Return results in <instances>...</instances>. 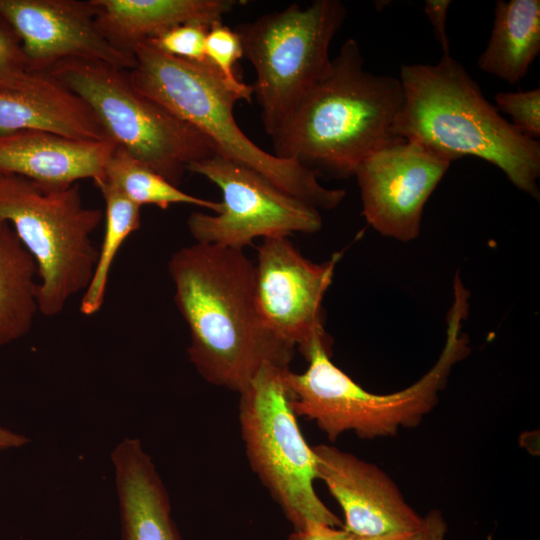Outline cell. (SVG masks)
I'll list each match as a JSON object with an SVG mask.
<instances>
[{"label":"cell","mask_w":540,"mask_h":540,"mask_svg":"<svg viewBox=\"0 0 540 540\" xmlns=\"http://www.w3.org/2000/svg\"><path fill=\"white\" fill-rule=\"evenodd\" d=\"M168 271L189 329L188 357L203 379L240 394L265 364L288 368L295 348L265 327L255 263L243 249L196 242L172 255Z\"/></svg>","instance_id":"cell-1"},{"label":"cell","mask_w":540,"mask_h":540,"mask_svg":"<svg viewBox=\"0 0 540 540\" xmlns=\"http://www.w3.org/2000/svg\"><path fill=\"white\" fill-rule=\"evenodd\" d=\"M364 65L358 42L347 39L271 137L275 156L317 176L349 178L367 156L395 138L391 129L403 104L401 82Z\"/></svg>","instance_id":"cell-2"},{"label":"cell","mask_w":540,"mask_h":540,"mask_svg":"<svg viewBox=\"0 0 540 540\" xmlns=\"http://www.w3.org/2000/svg\"><path fill=\"white\" fill-rule=\"evenodd\" d=\"M398 78L403 104L393 136L417 141L451 162L483 159L539 200L540 142L505 119L456 59L449 54L436 64H403Z\"/></svg>","instance_id":"cell-3"},{"label":"cell","mask_w":540,"mask_h":540,"mask_svg":"<svg viewBox=\"0 0 540 540\" xmlns=\"http://www.w3.org/2000/svg\"><path fill=\"white\" fill-rule=\"evenodd\" d=\"M468 300L469 291L459 278L454 279L446 340L438 360L418 381L397 392L377 394L365 390L331 361V349L321 344L314 346L303 373L289 368L284 371L294 413L314 421L330 441L347 431L374 439L417 426L438 403L453 366L470 352L463 329Z\"/></svg>","instance_id":"cell-4"},{"label":"cell","mask_w":540,"mask_h":540,"mask_svg":"<svg viewBox=\"0 0 540 540\" xmlns=\"http://www.w3.org/2000/svg\"><path fill=\"white\" fill-rule=\"evenodd\" d=\"M128 71L132 85L205 136L216 153L261 174L281 190L320 210L337 207L343 189L323 186L318 176L296 161L270 154L240 129L233 114L241 97L208 62L170 56L150 41L134 50Z\"/></svg>","instance_id":"cell-5"},{"label":"cell","mask_w":540,"mask_h":540,"mask_svg":"<svg viewBox=\"0 0 540 540\" xmlns=\"http://www.w3.org/2000/svg\"><path fill=\"white\" fill-rule=\"evenodd\" d=\"M103 218L100 209L83 205L79 183L0 174V222L13 228L37 264L42 315L57 316L87 288L98 258L91 235Z\"/></svg>","instance_id":"cell-6"},{"label":"cell","mask_w":540,"mask_h":540,"mask_svg":"<svg viewBox=\"0 0 540 540\" xmlns=\"http://www.w3.org/2000/svg\"><path fill=\"white\" fill-rule=\"evenodd\" d=\"M46 73L86 103L118 147L177 187L188 165L215 153L198 130L140 93L126 70L67 59Z\"/></svg>","instance_id":"cell-7"},{"label":"cell","mask_w":540,"mask_h":540,"mask_svg":"<svg viewBox=\"0 0 540 540\" xmlns=\"http://www.w3.org/2000/svg\"><path fill=\"white\" fill-rule=\"evenodd\" d=\"M347 16L338 0H315L302 8L267 13L239 25L243 56L256 72L253 95L272 137L328 69L329 48Z\"/></svg>","instance_id":"cell-8"},{"label":"cell","mask_w":540,"mask_h":540,"mask_svg":"<svg viewBox=\"0 0 540 540\" xmlns=\"http://www.w3.org/2000/svg\"><path fill=\"white\" fill-rule=\"evenodd\" d=\"M286 369L265 364L239 394V422L246 456L294 530L308 521L342 527L341 519L315 491L316 459L291 408L283 376Z\"/></svg>","instance_id":"cell-9"},{"label":"cell","mask_w":540,"mask_h":540,"mask_svg":"<svg viewBox=\"0 0 540 540\" xmlns=\"http://www.w3.org/2000/svg\"><path fill=\"white\" fill-rule=\"evenodd\" d=\"M221 191L219 213H192L189 232L198 243L244 249L256 238L315 233L320 211L281 190L256 171L218 153L187 166Z\"/></svg>","instance_id":"cell-10"},{"label":"cell","mask_w":540,"mask_h":540,"mask_svg":"<svg viewBox=\"0 0 540 540\" xmlns=\"http://www.w3.org/2000/svg\"><path fill=\"white\" fill-rule=\"evenodd\" d=\"M340 257L335 253L315 263L286 236L265 238L258 247L255 295L260 317L275 337L297 348L305 360L315 345L331 349L322 301Z\"/></svg>","instance_id":"cell-11"},{"label":"cell","mask_w":540,"mask_h":540,"mask_svg":"<svg viewBox=\"0 0 540 540\" xmlns=\"http://www.w3.org/2000/svg\"><path fill=\"white\" fill-rule=\"evenodd\" d=\"M451 161L425 145L395 137L357 167L362 214L381 235L418 237L424 206Z\"/></svg>","instance_id":"cell-12"},{"label":"cell","mask_w":540,"mask_h":540,"mask_svg":"<svg viewBox=\"0 0 540 540\" xmlns=\"http://www.w3.org/2000/svg\"><path fill=\"white\" fill-rule=\"evenodd\" d=\"M0 17L17 34L31 73H46L67 59L126 71L135 66L134 55L115 48L101 33L90 0H0Z\"/></svg>","instance_id":"cell-13"},{"label":"cell","mask_w":540,"mask_h":540,"mask_svg":"<svg viewBox=\"0 0 540 540\" xmlns=\"http://www.w3.org/2000/svg\"><path fill=\"white\" fill-rule=\"evenodd\" d=\"M318 479L344 514L343 528L353 535L415 532L422 517L406 502L396 483L375 464L337 447L312 446Z\"/></svg>","instance_id":"cell-14"},{"label":"cell","mask_w":540,"mask_h":540,"mask_svg":"<svg viewBox=\"0 0 540 540\" xmlns=\"http://www.w3.org/2000/svg\"><path fill=\"white\" fill-rule=\"evenodd\" d=\"M116 147L109 138L79 140L31 129L0 132V174L47 185L94 180L104 175Z\"/></svg>","instance_id":"cell-15"},{"label":"cell","mask_w":540,"mask_h":540,"mask_svg":"<svg viewBox=\"0 0 540 540\" xmlns=\"http://www.w3.org/2000/svg\"><path fill=\"white\" fill-rule=\"evenodd\" d=\"M123 540H181L167 489L137 438L125 437L111 452Z\"/></svg>","instance_id":"cell-16"},{"label":"cell","mask_w":540,"mask_h":540,"mask_svg":"<svg viewBox=\"0 0 540 540\" xmlns=\"http://www.w3.org/2000/svg\"><path fill=\"white\" fill-rule=\"evenodd\" d=\"M42 130L79 140L108 138L92 110L48 73L0 90V132Z\"/></svg>","instance_id":"cell-17"},{"label":"cell","mask_w":540,"mask_h":540,"mask_svg":"<svg viewBox=\"0 0 540 540\" xmlns=\"http://www.w3.org/2000/svg\"><path fill=\"white\" fill-rule=\"evenodd\" d=\"M98 28L117 49L134 55L142 42L181 24L210 27L230 13L234 0H90Z\"/></svg>","instance_id":"cell-18"},{"label":"cell","mask_w":540,"mask_h":540,"mask_svg":"<svg viewBox=\"0 0 540 540\" xmlns=\"http://www.w3.org/2000/svg\"><path fill=\"white\" fill-rule=\"evenodd\" d=\"M540 53V1L498 0L481 70L510 84L521 81Z\"/></svg>","instance_id":"cell-19"},{"label":"cell","mask_w":540,"mask_h":540,"mask_svg":"<svg viewBox=\"0 0 540 540\" xmlns=\"http://www.w3.org/2000/svg\"><path fill=\"white\" fill-rule=\"evenodd\" d=\"M38 268L13 228L0 222V347L29 334L39 313Z\"/></svg>","instance_id":"cell-20"},{"label":"cell","mask_w":540,"mask_h":540,"mask_svg":"<svg viewBox=\"0 0 540 540\" xmlns=\"http://www.w3.org/2000/svg\"><path fill=\"white\" fill-rule=\"evenodd\" d=\"M105 203V230L92 278L83 292L80 312L97 313L105 299L110 270L125 240L141 225V207L128 199L104 176L93 180Z\"/></svg>","instance_id":"cell-21"},{"label":"cell","mask_w":540,"mask_h":540,"mask_svg":"<svg viewBox=\"0 0 540 540\" xmlns=\"http://www.w3.org/2000/svg\"><path fill=\"white\" fill-rule=\"evenodd\" d=\"M103 176L140 207L154 205L165 210L172 204H187L214 213H219L222 208L221 202L203 199L182 191L118 146L109 158Z\"/></svg>","instance_id":"cell-22"},{"label":"cell","mask_w":540,"mask_h":540,"mask_svg":"<svg viewBox=\"0 0 540 540\" xmlns=\"http://www.w3.org/2000/svg\"><path fill=\"white\" fill-rule=\"evenodd\" d=\"M205 55L228 87L242 100L250 103L253 87L240 81L234 71L236 62L243 56L241 39L236 30L224 25L222 21L212 24L206 34Z\"/></svg>","instance_id":"cell-23"},{"label":"cell","mask_w":540,"mask_h":540,"mask_svg":"<svg viewBox=\"0 0 540 540\" xmlns=\"http://www.w3.org/2000/svg\"><path fill=\"white\" fill-rule=\"evenodd\" d=\"M496 109L512 119L511 124L524 136L537 140L540 136V89L498 92Z\"/></svg>","instance_id":"cell-24"},{"label":"cell","mask_w":540,"mask_h":540,"mask_svg":"<svg viewBox=\"0 0 540 540\" xmlns=\"http://www.w3.org/2000/svg\"><path fill=\"white\" fill-rule=\"evenodd\" d=\"M209 27L187 23L172 27L150 41L160 51L180 59L205 62V40Z\"/></svg>","instance_id":"cell-25"},{"label":"cell","mask_w":540,"mask_h":540,"mask_svg":"<svg viewBox=\"0 0 540 540\" xmlns=\"http://www.w3.org/2000/svg\"><path fill=\"white\" fill-rule=\"evenodd\" d=\"M35 74L29 71L17 34L0 17V90L21 88Z\"/></svg>","instance_id":"cell-26"},{"label":"cell","mask_w":540,"mask_h":540,"mask_svg":"<svg viewBox=\"0 0 540 540\" xmlns=\"http://www.w3.org/2000/svg\"><path fill=\"white\" fill-rule=\"evenodd\" d=\"M450 4V0H426L424 5V12L432 25L443 55L450 54V42L446 31V19Z\"/></svg>","instance_id":"cell-27"},{"label":"cell","mask_w":540,"mask_h":540,"mask_svg":"<svg viewBox=\"0 0 540 540\" xmlns=\"http://www.w3.org/2000/svg\"><path fill=\"white\" fill-rule=\"evenodd\" d=\"M350 533L343 527H333L318 521H308L294 530L289 540H348Z\"/></svg>","instance_id":"cell-28"},{"label":"cell","mask_w":540,"mask_h":540,"mask_svg":"<svg viewBox=\"0 0 540 540\" xmlns=\"http://www.w3.org/2000/svg\"><path fill=\"white\" fill-rule=\"evenodd\" d=\"M447 530V523L441 511L431 510L422 517L420 527L410 540H444Z\"/></svg>","instance_id":"cell-29"},{"label":"cell","mask_w":540,"mask_h":540,"mask_svg":"<svg viewBox=\"0 0 540 540\" xmlns=\"http://www.w3.org/2000/svg\"><path fill=\"white\" fill-rule=\"evenodd\" d=\"M28 442L29 439L25 435L0 426V454L21 448Z\"/></svg>","instance_id":"cell-30"},{"label":"cell","mask_w":540,"mask_h":540,"mask_svg":"<svg viewBox=\"0 0 540 540\" xmlns=\"http://www.w3.org/2000/svg\"><path fill=\"white\" fill-rule=\"evenodd\" d=\"M414 532L389 533L374 536L350 534L348 540H410Z\"/></svg>","instance_id":"cell-31"}]
</instances>
